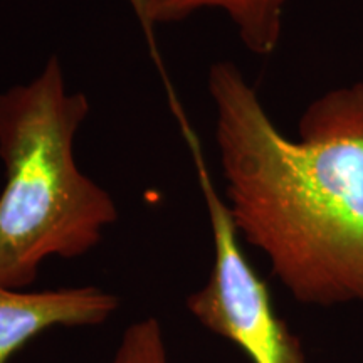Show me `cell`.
<instances>
[{
	"instance_id": "52a82bcc",
	"label": "cell",
	"mask_w": 363,
	"mask_h": 363,
	"mask_svg": "<svg viewBox=\"0 0 363 363\" xmlns=\"http://www.w3.org/2000/svg\"><path fill=\"white\" fill-rule=\"evenodd\" d=\"M131 2H133V6H135V9H136V11H138V7H140V6H142V2H143V0H131Z\"/></svg>"
},
{
	"instance_id": "5b68a950",
	"label": "cell",
	"mask_w": 363,
	"mask_h": 363,
	"mask_svg": "<svg viewBox=\"0 0 363 363\" xmlns=\"http://www.w3.org/2000/svg\"><path fill=\"white\" fill-rule=\"evenodd\" d=\"M289 0H143L138 16L147 26L174 24L195 12L219 11L229 17L247 51L269 56L283 35Z\"/></svg>"
},
{
	"instance_id": "8992f818",
	"label": "cell",
	"mask_w": 363,
	"mask_h": 363,
	"mask_svg": "<svg viewBox=\"0 0 363 363\" xmlns=\"http://www.w3.org/2000/svg\"><path fill=\"white\" fill-rule=\"evenodd\" d=\"M108 363H170L160 321L148 316L131 323Z\"/></svg>"
},
{
	"instance_id": "7a4b0ae2",
	"label": "cell",
	"mask_w": 363,
	"mask_h": 363,
	"mask_svg": "<svg viewBox=\"0 0 363 363\" xmlns=\"http://www.w3.org/2000/svg\"><path fill=\"white\" fill-rule=\"evenodd\" d=\"M91 104L56 56L29 83L0 91V284L26 289L51 257L74 259L118 220L108 190L83 174L76 135Z\"/></svg>"
},
{
	"instance_id": "6da1fadb",
	"label": "cell",
	"mask_w": 363,
	"mask_h": 363,
	"mask_svg": "<svg viewBox=\"0 0 363 363\" xmlns=\"http://www.w3.org/2000/svg\"><path fill=\"white\" fill-rule=\"evenodd\" d=\"M227 207L289 294L363 303V81L330 89L288 138L234 62L207 76Z\"/></svg>"
},
{
	"instance_id": "277c9868",
	"label": "cell",
	"mask_w": 363,
	"mask_h": 363,
	"mask_svg": "<svg viewBox=\"0 0 363 363\" xmlns=\"http://www.w3.org/2000/svg\"><path fill=\"white\" fill-rule=\"evenodd\" d=\"M118 308L116 294L96 286L24 291L0 284V363L45 331L103 325Z\"/></svg>"
},
{
	"instance_id": "3957f363",
	"label": "cell",
	"mask_w": 363,
	"mask_h": 363,
	"mask_svg": "<svg viewBox=\"0 0 363 363\" xmlns=\"http://www.w3.org/2000/svg\"><path fill=\"white\" fill-rule=\"evenodd\" d=\"M207 208L214 261L203 286L187 298V310L212 333L247 353L252 363H310L301 342L272 306L269 289L240 247V235L208 174L197 135L180 116Z\"/></svg>"
}]
</instances>
